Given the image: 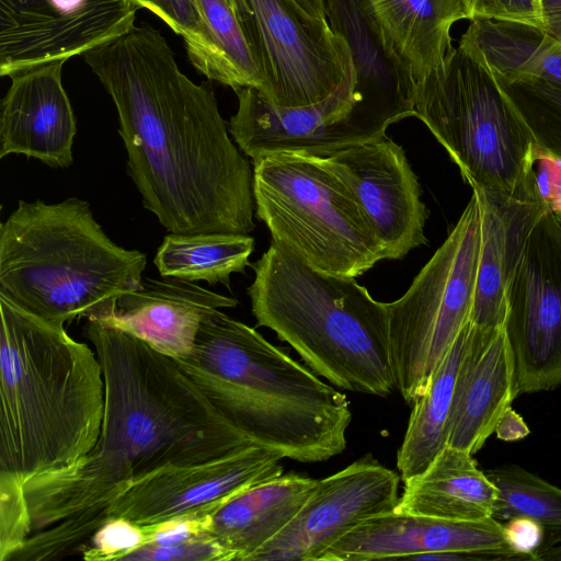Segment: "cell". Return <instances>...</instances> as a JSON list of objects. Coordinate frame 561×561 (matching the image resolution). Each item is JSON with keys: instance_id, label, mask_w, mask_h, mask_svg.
I'll use <instances>...</instances> for the list:
<instances>
[{"instance_id": "41", "label": "cell", "mask_w": 561, "mask_h": 561, "mask_svg": "<svg viewBox=\"0 0 561 561\" xmlns=\"http://www.w3.org/2000/svg\"><path fill=\"white\" fill-rule=\"evenodd\" d=\"M232 7V0H226Z\"/></svg>"}, {"instance_id": "18", "label": "cell", "mask_w": 561, "mask_h": 561, "mask_svg": "<svg viewBox=\"0 0 561 561\" xmlns=\"http://www.w3.org/2000/svg\"><path fill=\"white\" fill-rule=\"evenodd\" d=\"M66 60L34 65L11 73L1 101L0 158L23 154L51 168L73 161L76 117L62 87Z\"/></svg>"}, {"instance_id": "37", "label": "cell", "mask_w": 561, "mask_h": 561, "mask_svg": "<svg viewBox=\"0 0 561 561\" xmlns=\"http://www.w3.org/2000/svg\"><path fill=\"white\" fill-rule=\"evenodd\" d=\"M494 433L505 442H515L529 434V427L523 417L510 407L496 423Z\"/></svg>"}, {"instance_id": "9", "label": "cell", "mask_w": 561, "mask_h": 561, "mask_svg": "<svg viewBox=\"0 0 561 561\" xmlns=\"http://www.w3.org/2000/svg\"><path fill=\"white\" fill-rule=\"evenodd\" d=\"M481 245L474 192L456 226L414 277L388 302L396 389L409 404L424 393L457 336L470 322Z\"/></svg>"}, {"instance_id": "36", "label": "cell", "mask_w": 561, "mask_h": 561, "mask_svg": "<svg viewBox=\"0 0 561 561\" xmlns=\"http://www.w3.org/2000/svg\"><path fill=\"white\" fill-rule=\"evenodd\" d=\"M508 546L523 559L535 560L536 552L542 547L545 528L527 517H514L503 524Z\"/></svg>"}, {"instance_id": "2", "label": "cell", "mask_w": 561, "mask_h": 561, "mask_svg": "<svg viewBox=\"0 0 561 561\" xmlns=\"http://www.w3.org/2000/svg\"><path fill=\"white\" fill-rule=\"evenodd\" d=\"M82 56L114 102L126 172L160 225L178 234L252 232L250 161L214 91L180 70L162 34L133 25Z\"/></svg>"}, {"instance_id": "39", "label": "cell", "mask_w": 561, "mask_h": 561, "mask_svg": "<svg viewBox=\"0 0 561 561\" xmlns=\"http://www.w3.org/2000/svg\"><path fill=\"white\" fill-rule=\"evenodd\" d=\"M535 560L561 561V538L551 545L542 546L536 552Z\"/></svg>"}, {"instance_id": "35", "label": "cell", "mask_w": 561, "mask_h": 561, "mask_svg": "<svg viewBox=\"0 0 561 561\" xmlns=\"http://www.w3.org/2000/svg\"><path fill=\"white\" fill-rule=\"evenodd\" d=\"M468 20L486 19L542 28L539 0H462Z\"/></svg>"}, {"instance_id": "8", "label": "cell", "mask_w": 561, "mask_h": 561, "mask_svg": "<svg viewBox=\"0 0 561 561\" xmlns=\"http://www.w3.org/2000/svg\"><path fill=\"white\" fill-rule=\"evenodd\" d=\"M252 164L255 216L282 249L342 277L356 278L385 260L354 195L322 157L278 152Z\"/></svg>"}, {"instance_id": "3", "label": "cell", "mask_w": 561, "mask_h": 561, "mask_svg": "<svg viewBox=\"0 0 561 561\" xmlns=\"http://www.w3.org/2000/svg\"><path fill=\"white\" fill-rule=\"evenodd\" d=\"M0 485L77 465L95 445L105 387L94 348L0 296Z\"/></svg>"}, {"instance_id": "7", "label": "cell", "mask_w": 561, "mask_h": 561, "mask_svg": "<svg viewBox=\"0 0 561 561\" xmlns=\"http://www.w3.org/2000/svg\"><path fill=\"white\" fill-rule=\"evenodd\" d=\"M414 110L472 191L542 194L528 127L493 70L459 45L416 83Z\"/></svg>"}, {"instance_id": "11", "label": "cell", "mask_w": 561, "mask_h": 561, "mask_svg": "<svg viewBox=\"0 0 561 561\" xmlns=\"http://www.w3.org/2000/svg\"><path fill=\"white\" fill-rule=\"evenodd\" d=\"M518 393L561 385V216L538 220L510 284L503 324Z\"/></svg>"}, {"instance_id": "26", "label": "cell", "mask_w": 561, "mask_h": 561, "mask_svg": "<svg viewBox=\"0 0 561 561\" xmlns=\"http://www.w3.org/2000/svg\"><path fill=\"white\" fill-rule=\"evenodd\" d=\"M459 46L500 77H529L561 87V45L540 27L473 19Z\"/></svg>"}, {"instance_id": "15", "label": "cell", "mask_w": 561, "mask_h": 561, "mask_svg": "<svg viewBox=\"0 0 561 561\" xmlns=\"http://www.w3.org/2000/svg\"><path fill=\"white\" fill-rule=\"evenodd\" d=\"M280 459L268 449L251 445L211 461L161 470L122 494L110 506L104 523L124 518L152 526L208 516L240 492L280 476Z\"/></svg>"}, {"instance_id": "13", "label": "cell", "mask_w": 561, "mask_h": 561, "mask_svg": "<svg viewBox=\"0 0 561 561\" xmlns=\"http://www.w3.org/2000/svg\"><path fill=\"white\" fill-rule=\"evenodd\" d=\"M130 0H0V75L83 55L135 25Z\"/></svg>"}, {"instance_id": "24", "label": "cell", "mask_w": 561, "mask_h": 561, "mask_svg": "<svg viewBox=\"0 0 561 561\" xmlns=\"http://www.w3.org/2000/svg\"><path fill=\"white\" fill-rule=\"evenodd\" d=\"M472 456L447 445L421 474L404 481L396 511L449 520L492 517L497 489Z\"/></svg>"}, {"instance_id": "6", "label": "cell", "mask_w": 561, "mask_h": 561, "mask_svg": "<svg viewBox=\"0 0 561 561\" xmlns=\"http://www.w3.org/2000/svg\"><path fill=\"white\" fill-rule=\"evenodd\" d=\"M251 266L247 291L257 325L337 388L378 397L394 391L388 302L355 277L318 272L273 241Z\"/></svg>"}, {"instance_id": "27", "label": "cell", "mask_w": 561, "mask_h": 561, "mask_svg": "<svg viewBox=\"0 0 561 561\" xmlns=\"http://www.w3.org/2000/svg\"><path fill=\"white\" fill-rule=\"evenodd\" d=\"M469 323L432 375L424 393L413 403L397 455L403 482L421 474L448 445L455 383Z\"/></svg>"}, {"instance_id": "31", "label": "cell", "mask_w": 561, "mask_h": 561, "mask_svg": "<svg viewBox=\"0 0 561 561\" xmlns=\"http://www.w3.org/2000/svg\"><path fill=\"white\" fill-rule=\"evenodd\" d=\"M209 516V515H208ZM208 516L176 518L142 526L145 545L128 553L130 561H227L230 553L208 529Z\"/></svg>"}, {"instance_id": "21", "label": "cell", "mask_w": 561, "mask_h": 561, "mask_svg": "<svg viewBox=\"0 0 561 561\" xmlns=\"http://www.w3.org/2000/svg\"><path fill=\"white\" fill-rule=\"evenodd\" d=\"M238 300L193 282L174 277L146 278L121 296L111 319L102 321L144 340L158 352L178 358L187 355L204 319L215 310L233 308Z\"/></svg>"}, {"instance_id": "29", "label": "cell", "mask_w": 561, "mask_h": 561, "mask_svg": "<svg viewBox=\"0 0 561 561\" xmlns=\"http://www.w3.org/2000/svg\"><path fill=\"white\" fill-rule=\"evenodd\" d=\"M204 20V42L187 55L208 79L230 87L264 85L263 75L232 7L226 0H197Z\"/></svg>"}, {"instance_id": "1", "label": "cell", "mask_w": 561, "mask_h": 561, "mask_svg": "<svg viewBox=\"0 0 561 561\" xmlns=\"http://www.w3.org/2000/svg\"><path fill=\"white\" fill-rule=\"evenodd\" d=\"M83 334L103 370L100 435L73 467L23 485L30 535L10 561L80 556L110 506L135 483L254 445L174 358L100 320H87Z\"/></svg>"}, {"instance_id": "25", "label": "cell", "mask_w": 561, "mask_h": 561, "mask_svg": "<svg viewBox=\"0 0 561 561\" xmlns=\"http://www.w3.org/2000/svg\"><path fill=\"white\" fill-rule=\"evenodd\" d=\"M386 47L423 80L453 47L450 30L468 20L462 0H364Z\"/></svg>"}, {"instance_id": "16", "label": "cell", "mask_w": 561, "mask_h": 561, "mask_svg": "<svg viewBox=\"0 0 561 561\" xmlns=\"http://www.w3.org/2000/svg\"><path fill=\"white\" fill-rule=\"evenodd\" d=\"M322 159L354 195L383 245L385 260L403 259L427 243V209L400 145L383 136Z\"/></svg>"}, {"instance_id": "30", "label": "cell", "mask_w": 561, "mask_h": 561, "mask_svg": "<svg viewBox=\"0 0 561 561\" xmlns=\"http://www.w3.org/2000/svg\"><path fill=\"white\" fill-rule=\"evenodd\" d=\"M486 474L497 489L493 518L534 519L549 534L542 546L561 538V489L516 466L496 468Z\"/></svg>"}, {"instance_id": "38", "label": "cell", "mask_w": 561, "mask_h": 561, "mask_svg": "<svg viewBox=\"0 0 561 561\" xmlns=\"http://www.w3.org/2000/svg\"><path fill=\"white\" fill-rule=\"evenodd\" d=\"M542 30L561 45V0H539Z\"/></svg>"}, {"instance_id": "4", "label": "cell", "mask_w": 561, "mask_h": 561, "mask_svg": "<svg viewBox=\"0 0 561 561\" xmlns=\"http://www.w3.org/2000/svg\"><path fill=\"white\" fill-rule=\"evenodd\" d=\"M174 360L254 445L300 462L346 448L347 397L220 309L204 319L192 351Z\"/></svg>"}, {"instance_id": "17", "label": "cell", "mask_w": 561, "mask_h": 561, "mask_svg": "<svg viewBox=\"0 0 561 561\" xmlns=\"http://www.w3.org/2000/svg\"><path fill=\"white\" fill-rule=\"evenodd\" d=\"M453 551L496 552L523 560L507 543L503 524L493 517L449 520L392 511L357 525L320 561L410 559Z\"/></svg>"}, {"instance_id": "32", "label": "cell", "mask_w": 561, "mask_h": 561, "mask_svg": "<svg viewBox=\"0 0 561 561\" xmlns=\"http://www.w3.org/2000/svg\"><path fill=\"white\" fill-rule=\"evenodd\" d=\"M496 77L528 127L539 158L561 160V87L529 77Z\"/></svg>"}, {"instance_id": "14", "label": "cell", "mask_w": 561, "mask_h": 561, "mask_svg": "<svg viewBox=\"0 0 561 561\" xmlns=\"http://www.w3.org/2000/svg\"><path fill=\"white\" fill-rule=\"evenodd\" d=\"M399 476L371 455L318 480L291 522L249 561H320L323 553L360 523L392 512Z\"/></svg>"}, {"instance_id": "28", "label": "cell", "mask_w": 561, "mask_h": 561, "mask_svg": "<svg viewBox=\"0 0 561 561\" xmlns=\"http://www.w3.org/2000/svg\"><path fill=\"white\" fill-rule=\"evenodd\" d=\"M254 250V239L240 233H169L153 259L162 277L186 282L205 280L230 287L232 273H244Z\"/></svg>"}, {"instance_id": "20", "label": "cell", "mask_w": 561, "mask_h": 561, "mask_svg": "<svg viewBox=\"0 0 561 561\" xmlns=\"http://www.w3.org/2000/svg\"><path fill=\"white\" fill-rule=\"evenodd\" d=\"M476 193L481 215V245L470 323L501 328L510 284L540 217L552 206L542 194L514 197Z\"/></svg>"}, {"instance_id": "23", "label": "cell", "mask_w": 561, "mask_h": 561, "mask_svg": "<svg viewBox=\"0 0 561 561\" xmlns=\"http://www.w3.org/2000/svg\"><path fill=\"white\" fill-rule=\"evenodd\" d=\"M317 482L290 472L257 483L210 514L208 529L232 560L249 561L291 522Z\"/></svg>"}, {"instance_id": "12", "label": "cell", "mask_w": 561, "mask_h": 561, "mask_svg": "<svg viewBox=\"0 0 561 561\" xmlns=\"http://www.w3.org/2000/svg\"><path fill=\"white\" fill-rule=\"evenodd\" d=\"M228 129L252 161L278 152L329 157L386 136L389 125L357 105L355 71L325 99L305 106L268 102L255 88L234 90Z\"/></svg>"}, {"instance_id": "22", "label": "cell", "mask_w": 561, "mask_h": 561, "mask_svg": "<svg viewBox=\"0 0 561 561\" xmlns=\"http://www.w3.org/2000/svg\"><path fill=\"white\" fill-rule=\"evenodd\" d=\"M331 28L351 51L358 103L393 124L415 116V80L405 65L385 45L364 0H324Z\"/></svg>"}, {"instance_id": "10", "label": "cell", "mask_w": 561, "mask_h": 561, "mask_svg": "<svg viewBox=\"0 0 561 561\" xmlns=\"http://www.w3.org/2000/svg\"><path fill=\"white\" fill-rule=\"evenodd\" d=\"M264 79L260 93L285 107L317 103L354 72L345 39L295 0H232Z\"/></svg>"}, {"instance_id": "34", "label": "cell", "mask_w": 561, "mask_h": 561, "mask_svg": "<svg viewBox=\"0 0 561 561\" xmlns=\"http://www.w3.org/2000/svg\"><path fill=\"white\" fill-rule=\"evenodd\" d=\"M160 18L173 32L183 37L187 55L204 42V20L197 0H130Z\"/></svg>"}, {"instance_id": "5", "label": "cell", "mask_w": 561, "mask_h": 561, "mask_svg": "<svg viewBox=\"0 0 561 561\" xmlns=\"http://www.w3.org/2000/svg\"><path fill=\"white\" fill-rule=\"evenodd\" d=\"M146 254L117 245L88 202L20 201L0 226V296L55 325L107 321L142 284Z\"/></svg>"}, {"instance_id": "33", "label": "cell", "mask_w": 561, "mask_h": 561, "mask_svg": "<svg viewBox=\"0 0 561 561\" xmlns=\"http://www.w3.org/2000/svg\"><path fill=\"white\" fill-rule=\"evenodd\" d=\"M146 538L142 526L124 518H111L92 535L80 557L88 561L123 560L145 545Z\"/></svg>"}, {"instance_id": "19", "label": "cell", "mask_w": 561, "mask_h": 561, "mask_svg": "<svg viewBox=\"0 0 561 561\" xmlns=\"http://www.w3.org/2000/svg\"><path fill=\"white\" fill-rule=\"evenodd\" d=\"M517 396L514 357L503 327L469 323L455 383L448 445L474 455Z\"/></svg>"}, {"instance_id": "40", "label": "cell", "mask_w": 561, "mask_h": 561, "mask_svg": "<svg viewBox=\"0 0 561 561\" xmlns=\"http://www.w3.org/2000/svg\"><path fill=\"white\" fill-rule=\"evenodd\" d=\"M307 13L312 16L327 19L324 0H295Z\"/></svg>"}]
</instances>
